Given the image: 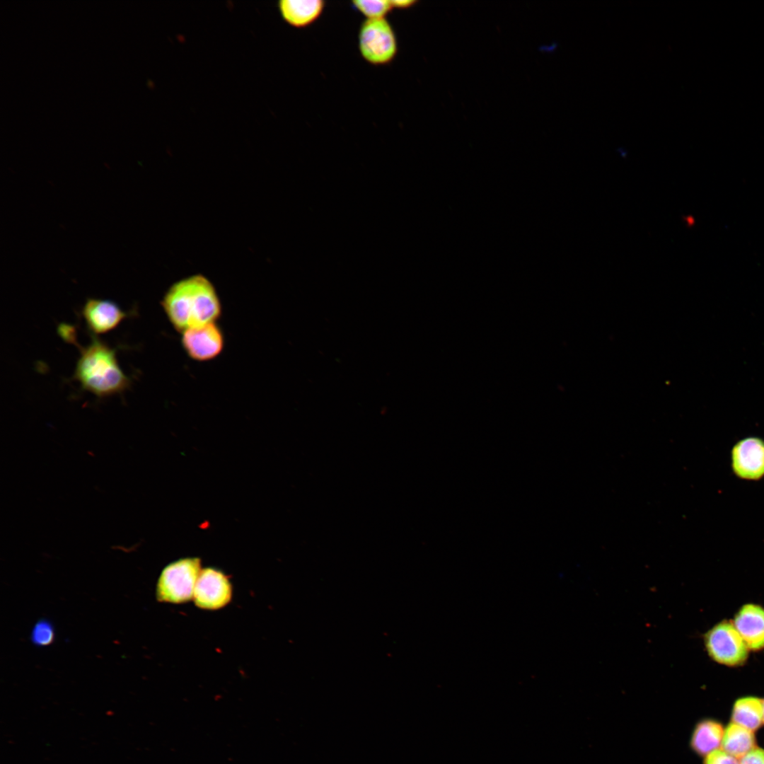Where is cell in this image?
Segmentation results:
<instances>
[{"label": "cell", "instance_id": "cell-13", "mask_svg": "<svg viewBox=\"0 0 764 764\" xmlns=\"http://www.w3.org/2000/svg\"><path fill=\"white\" fill-rule=\"evenodd\" d=\"M755 743L753 731L732 722L724 731L721 746L725 752L738 759L754 748Z\"/></svg>", "mask_w": 764, "mask_h": 764}, {"label": "cell", "instance_id": "cell-1", "mask_svg": "<svg viewBox=\"0 0 764 764\" xmlns=\"http://www.w3.org/2000/svg\"><path fill=\"white\" fill-rule=\"evenodd\" d=\"M173 327L181 333L214 323L221 314V304L213 284L196 274L173 283L161 301Z\"/></svg>", "mask_w": 764, "mask_h": 764}, {"label": "cell", "instance_id": "cell-7", "mask_svg": "<svg viewBox=\"0 0 764 764\" xmlns=\"http://www.w3.org/2000/svg\"><path fill=\"white\" fill-rule=\"evenodd\" d=\"M181 345L192 359L207 361L220 355L224 347V336L214 322L183 332Z\"/></svg>", "mask_w": 764, "mask_h": 764}, {"label": "cell", "instance_id": "cell-4", "mask_svg": "<svg viewBox=\"0 0 764 764\" xmlns=\"http://www.w3.org/2000/svg\"><path fill=\"white\" fill-rule=\"evenodd\" d=\"M358 48L370 64L384 66L394 60L398 51V40L386 18L364 21L359 30Z\"/></svg>", "mask_w": 764, "mask_h": 764}, {"label": "cell", "instance_id": "cell-17", "mask_svg": "<svg viewBox=\"0 0 764 764\" xmlns=\"http://www.w3.org/2000/svg\"><path fill=\"white\" fill-rule=\"evenodd\" d=\"M704 764H739V760L724 750L717 748L705 756Z\"/></svg>", "mask_w": 764, "mask_h": 764}, {"label": "cell", "instance_id": "cell-3", "mask_svg": "<svg viewBox=\"0 0 764 764\" xmlns=\"http://www.w3.org/2000/svg\"><path fill=\"white\" fill-rule=\"evenodd\" d=\"M202 569L201 560L196 557L180 558L167 565L156 584L157 601L180 604L192 600Z\"/></svg>", "mask_w": 764, "mask_h": 764}, {"label": "cell", "instance_id": "cell-11", "mask_svg": "<svg viewBox=\"0 0 764 764\" xmlns=\"http://www.w3.org/2000/svg\"><path fill=\"white\" fill-rule=\"evenodd\" d=\"M277 6L286 23L296 28H304L321 16L325 2L323 0H281Z\"/></svg>", "mask_w": 764, "mask_h": 764}, {"label": "cell", "instance_id": "cell-20", "mask_svg": "<svg viewBox=\"0 0 764 764\" xmlns=\"http://www.w3.org/2000/svg\"><path fill=\"white\" fill-rule=\"evenodd\" d=\"M763 703V721L764 722V700H762Z\"/></svg>", "mask_w": 764, "mask_h": 764}, {"label": "cell", "instance_id": "cell-14", "mask_svg": "<svg viewBox=\"0 0 764 764\" xmlns=\"http://www.w3.org/2000/svg\"><path fill=\"white\" fill-rule=\"evenodd\" d=\"M732 722L751 731L756 730L763 722L762 700L747 696L738 699L733 707Z\"/></svg>", "mask_w": 764, "mask_h": 764}, {"label": "cell", "instance_id": "cell-19", "mask_svg": "<svg viewBox=\"0 0 764 764\" xmlns=\"http://www.w3.org/2000/svg\"><path fill=\"white\" fill-rule=\"evenodd\" d=\"M394 8L406 9L412 7L417 3L415 0H394L391 1Z\"/></svg>", "mask_w": 764, "mask_h": 764}, {"label": "cell", "instance_id": "cell-12", "mask_svg": "<svg viewBox=\"0 0 764 764\" xmlns=\"http://www.w3.org/2000/svg\"><path fill=\"white\" fill-rule=\"evenodd\" d=\"M724 729L718 722L705 719L695 726L690 740L691 749L700 756H706L721 745Z\"/></svg>", "mask_w": 764, "mask_h": 764}, {"label": "cell", "instance_id": "cell-15", "mask_svg": "<svg viewBox=\"0 0 764 764\" xmlns=\"http://www.w3.org/2000/svg\"><path fill=\"white\" fill-rule=\"evenodd\" d=\"M352 6L366 19L385 18L394 9L388 0H355Z\"/></svg>", "mask_w": 764, "mask_h": 764}, {"label": "cell", "instance_id": "cell-6", "mask_svg": "<svg viewBox=\"0 0 764 764\" xmlns=\"http://www.w3.org/2000/svg\"><path fill=\"white\" fill-rule=\"evenodd\" d=\"M232 594V584L224 572L214 567H205L197 581L192 600L199 608L215 610L228 605Z\"/></svg>", "mask_w": 764, "mask_h": 764}, {"label": "cell", "instance_id": "cell-18", "mask_svg": "<svg viewBox=\"0 0 764 764\" xmlns=\"http://www.w3.org/2000/svg\"><path fill=\"white\" fill-rule=\"evenodd\" d=\"M739 764H764V750L753 748L740 758Z\"/></svg>", "mask_w": 764, "mask_h": 764}, {"label": "cell", "instance_id": "cell-10", "mask_svg": "<svg viewBox=\"0 0 764 764\" xmlns=\"http://www.w3.org/2000/svg\"><path fill=\"white\" fill-rule=\"evenodd\" d=\"M733 624L749 649L764 648V608L754 603L743 605Z\"/></svg>", "mask_w": 764, "mask_h": 764}, {"label": "cell", "instance_id": "cell-5", "mask_svg": "<svg viewBox=\"0 0 764 764\" xmlns=\"http://www.w3.org/2000/svg\"><path fill=\"white\" fill-rule=\"evenodd\" d=\"M709 656L714 661L729 666H739L746 661L748 648L733 623L722 621L715 625L704 636Z\"/></svg>", "mask_w": 764, "mask_h": 764}, {"label": "cell", "instance_id": "cell-8", "mask_svg": "<svg viewBox=\"0 0 764 764\" xmlns=\"http://www.w3.org/2000/svg\"><path fill=\"white\" fill-rule=\"evenodd\" d=\"M81 314L95 336L113 330L129 316L112 301L93 298L86 300Z\"/></svg>", "mask_w": 764, "mask_h": 764}, {"label": "cell", "instance_id": "cell-16", "mask_svg": "<svg viewBox=\"0 0 764 764\" xmlns=\"http://www.w3.org/2000/svg\"><path fill=\"white\" fill-rule=\"evenodd\" d=\"M54 639L55 632L52 623L41 619L35 624L30 635V640L34 645L48 646L53 643Z\"/></svg>", "mask_w": 764, "mask_h": 764}, {"label": "cell", "instance_id": "cell-9", "mask_svg": "<svg viewBox=\"0 0 764 764\" xmlns=\"http://www.w3.org/2000/svg\"><path fill=\"white\" fill-rule=\"evenodd\" d=\"M732 468L735 474L747 480H758L764 475V441L756 437L739 441L731 451Z\"/></svg>", "mask_w": 764, "mask_h": 764}, {"label": "cell", "instance_id": "cell-2", "mask_svg": "<svg viewBox=\"0 0 764 764\" xmlns=\"http://www.w3.org/2000/svg\"><path fill=\"white\" fill-rule=\"evenodd\" d=\"M69 342L80 351L74 378L83 390L103 398L122 393L130 387L131 379L120 368L115 349L95 335L85 347L79 345L76 337Z\"/></svg>", "mask_w": 764, "mask_h": 764}]
</instances>
